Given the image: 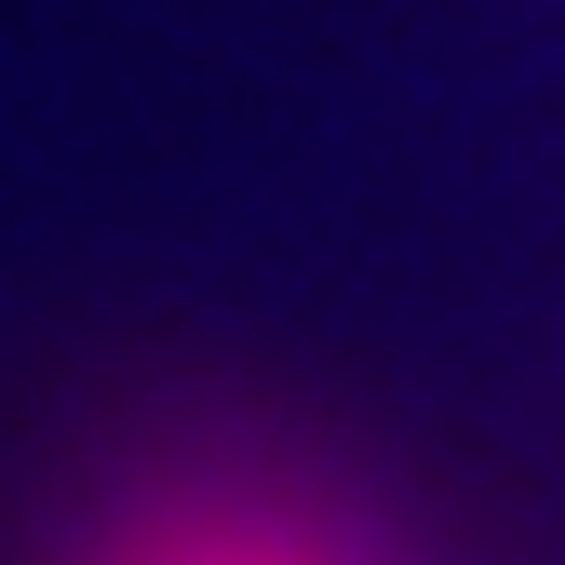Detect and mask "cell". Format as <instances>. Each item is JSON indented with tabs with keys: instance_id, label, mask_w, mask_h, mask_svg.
Listing matches in <instances>:
<instances>
[{
	"instance_id": "6da1fadb",
	"label": "cell",
	"mask_w": 565,
	"mask_h": 565,
	"mask_svg": "<svg viewBox=\"0 0 565 565\" xmlns=\"http://www.w3.org/2000/svg\"><path fill=\"white\" fill-rule=\"evenodd\" d=\"M82 565H391V552L350 525V512H323L310 484L175 471V484H149V499H121Z\"/></svg>"
}]
</instances>
